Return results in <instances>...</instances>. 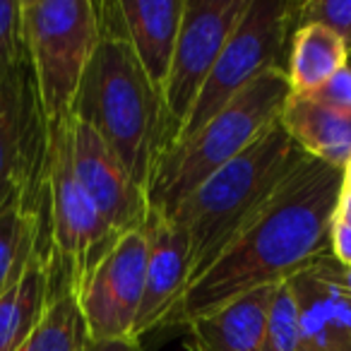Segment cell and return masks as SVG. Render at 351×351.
I'll return each instance as SVG.
<instances>
[{
	"label": "cell",
	"mask_w": 351,
	"mask_h": 351,
	"mask_svg": "<svg viewBox=\"0 0 351 351\" xmlns=\"http://www.w3.org/2000/svg\"><path fill=\"white\" fill-rule=\"evenodd\" d=\"M341 188L344 171L303 156L224 250L191 279L164 327H183L236 296L279 287L330 255Z\"/></svg>",
	"instance_id": "1"
},
{
	"label": "cell",
	"mask_w": 351,
	"mask_h": 351,
	"mask_svg": "<svg viewBox=\"0 0 351 351\" xmlns=\"http://www.w3.org/2000/svg\"><path fill=\"white\" fill-rule=\"evenodd\" d=\"M101 39L73 113L104 137L147 193L164 149V106L121 29L118 3H99Z\"/></svg>",
	"instance_id": "2"
},
{
	"label": "cell",
	"mask_w": 351,
	"mask_h": 351,
	"mask_svg": "<svg viewBox=\"0 0 351 351\" xmlns=\"http://www.w3.org/2000/svg\"><path fill=\"white\" fill-rule=\"evenodd\" d=\"M303 156L306 152L284 130L282 121L272 123L248 149L212 173L178 212L169 217L188 239L191 279L224 250Z\"/></svg>",
	"instance_id": "3"
},
{
	"label": "cell",
	"mask_w": 351,
	"mask_h": 351,
	"mask_svg": "<svg viewBox=\"0 0 351 351\" xmlns=\"http://www.w3.org/2000/svg\"><path fill=\"white\" fill-rule=\"evenodd\" d=\"M291 84L284 68L255 77L224 111H219L191 140L171 147L156 161L147 200L149 210L173 217L178 207L231 159L248 149L272 123L282 118Z\"/></svg>",
	"instance_id": "4"
},
{
	"label": "cell",
	"mask_w": 351,
	"mask_h": 351,
	"mask_svg": "<svg viewBox=\"0 0 351 351\" xmlns=\"http://www.w3.org/2000/svg\"><path fill=\"white\" fill-rule=\"evenodd\" d=\"M101 39L99 3H22V44L32 70L34 101L44 125L68 118Z\"/></svg>",
	"instance_id": "5"
},
{
	"label": "cell",
	"mask_w": 351,
	"mask_h": 351,
	"mask_svg": "<svg viewBox=\"0 0 351 351\" xmlns=\"http://www.w3.org/2000/svg\"><path fill=\"white\" fill-rule=\"evenodd\" d=\"M70 116L44 125V173L53 241L51 265L60 267L63 289L77 296L94 267L121 236L111 231L75 173Z\"/></svg>",
	"instance_id": "6"
},
{
	"label": "cell",
	"mask_w": 351,
	"mask_h": 351,
	"mask_svg": "<svg viewBox=\"0 0 351 351\" xmlns=\"http://www.w3.org/2000/svg\"><path fill=\"white\" fill-rule=\"evenodd\" d=\"M293 5L296 3L287 0H250L243 20L226 41L186 125L171 142V147L191 140L255 77L272 68L287 70L289 41L293 34Z\"/></svg>",
	"instance_id": "7"
},
{
	"label": "cell",
	"mask_w": 351,
	"mask_h": 351,
	"mask_svg": "<svg viewBox=\"0 0 351 351\" xmlns=\"http://www.w3.org/2000/svg\"><path fill=\"white\" fill-rule=\"evenodd\" d=\"M250 0H186L178 44L164 87V154L186 125L217 58L243 20Z\"/></svg>",
	"instance_id": "8"
},
{
	"label": "cell",
	"mask_w": 351,
	"mask_h": 351,
	"mask_svg": "<svg viewBox=\"0 0 351 351\" xmlns=\"http://www.w3.org/2000/svg\"><path fill=\"white\" fill-rule=\"evenodd\" d=\"M145 229L123 234L94 267L77 293L89 339H135V320L145 291Z\"/></svg>",
	"instance_id": "9"
},
{
	"label": "cell",
	"mask_w": 351,
	"mask_h": 351,
	"mask_svg": "<svg viewBox=\"0 0 351 351\" xmlns=\"http://www.w3.org/2000/svg\"><path fill=\"white\" fill-rule=\"evenodd\" d=\"M70 130H73L75 173L113 234L123 236L145 229L147 219H149L147 193L132 181L123 161L113 154L111 147L89 123H84L73 113Z\"/></svg>",
	"instance_id": "10"
},
{
	"label": "cell",
	"mask_w": 351,
	"mask_h": 351,
	"mask_svg": "<svg viewBox=\"0 0 351 351\" xmlns=\"http://www.w3.org/2000/svg\"><path fill=\"white\" fill-rule=\"evenodd\" d=\"M145 291L135 320V339L161 330L191 282V250L183 229L173 219L149 210Z\"/></svg>",
	"instance_id": "11"
},
{
	"label": "cell",
	"mask_w": 351,
	"mask_h": 351,
	"mask_svg": "<svg viewBox=\"0 0 351 351\" xmlns=\"http://www.w3.org/2000/svg\"><path fill=\"white\" fill-rule=\"evenodd\" d=\"M306 351H351V296L337 277L332 255L289 279Z\"/></svg>",
	"instance_id": "12"
},
{
	"label": "cell",
	"mask_w": 351,
	"mask_h": 351,
	"mask_svg": "<svg viewBox=\"0 0 351 351\" xmlns=\"http://www.w3.org/2000/svg\"><path fill=\"white\" fill-rule=\"evenodd\" d=\"M183 10L186 0H118L121 29L159 99H164Z\"/></svg>",
	"instance_id": "13"
},
{
	"label": "cell",
	"mask_w": 351,
	"mask_h": 351,
	"mask_svg": "<svg viewBox=\"0 0 351 351\" xmlns=\"http://www.w3.org/2000/svg\"><path fill=\"white\" fill-rule=\"evenodd\" d=\"M277 287H263L183 325L191 351H263Z\"/></svg>",
	"instance_id": "14"
},
{
	"label": "cell",
	"mask_w": 351,
	"mask_h": 351,
	"mask_svg": "<svg viewBox=\"0 0 351 351\" xmlns=\"http://www.w3.org/2000/svg\"><path fill=\"white\" fill-rule=\"evenodd\" d=\"M279 121L313 159L341 171L351 161V111H337L306 94H291Z\"/></svg>",
	"instance_id": "15"
},
{
	"label": "cell",
	"mask_w": 351,
	"mask_h": 351,
	"mask_svg": "<svg viewBox=\"0 0 351 351\" xmlns=\"http://www.w3.org/2000/svg\"><path fill=\"white\" fill-rule=\"evenodd\" d=\"M51 258L36 245L22 277L0 296V351H17L36 330L51 301Z\"/></svg>",
	"instance_id": "16"
},
{
	"label": "cell",
	"mask_w": 351,
	"mask_h": 351,
	"mask_svg": "<svg viewBox=\"0 0 351 351\" xmlns=\"http://www.w3.org/2000/svg\"><path fill=\"white\" fill-rule=\"evenodd\" d=\"M349 46L320 25L296 27L289 41L287 75L291 94H311L344 65H349Z\"/></svg>",
	"instance_id": "17"
},
{
	"label": "cell",
	"mask_w": 351,
	"mask_h": 351,
	"mask_svg": "<svg viewBox=\"0 0 351 351\" xmlns=\"http://www.w3.org/2000/svg\"><path fill=\"white\" fill-rule=\"evenodd\" d=\"M36 241V212L27 202V181L17 178L0 193V296L22 277Z\"/></svg>",
	"instance_id": "18"
},
{
	"label": "cell",
	"mask_w": 351,
	"mask_h": 351,
	"mask_svg": "<svg viewBox=\"0 0 351 351\" xmlns=\"http://www.w3.org/2000/svg\"><path fill=\"white\" fill-rule=\"evenodd\" d=\"M87 339L77 296L70 289H58L51 293V301L36 330L17 351H84Z\"/></svg>",
	"instance_id": "19"
},
{
	"label": "cell",
	"mask_w": 351,
	"mask_h": 351,
	"mask_svg": "<svg viewBox=\"0 0 351 351\" xmlns=\"http://www.w3.org/2000/svg\"><path fill=\"white\" fill-rule=\"evenodd\" d=\"M22 75L17 70L8 82L0 84V193L12 181L25 178L22 159H25L27 135V106Z\"/></svg>",
	"instance_id": "20"
},
{
	"label": "cell",
	"mask_w": 351,
	"mask_h": 351,
	"mask_svg": "<svg viewBox=\"0 0 351 351\" xmlns=\"http://www.w3.org/2000/svg\"><path fill=\"white\" fill-rule=\"evenodd\" d=\"M263 351H306L301 339V327H298L296 298L287 282L279 284L277 293H274Z\"/></svg>",
	"instance_id": "21"
},
{
	"label": "cell",
	"mask_w": 351,
	"mask_h": 351,
	"mask_svg": "<svg viewBox=\"0 0 351 351\" xmlns=\"http://www.w3.org/2000/svg\"><path fill=\"white\" fill-rule=\"evenodd\" d=\"M320 25L337 34L351 51V0H306L293 5V29Z\"/></svg>",
	"instance_id": "22"
},
{
	"label": "cell",
	"mask_w": 351,
	"mask_h": 351,
	"mask_svg": "<svg viewBox=\"0 0 351 351\" xmlns=\"http://www.w3.org/2000/svg\"><path fill=\"white\" fill-rule=\"evenodd\" d=\"M22 3L0 0V84L22 68Z\"/></svg>",
	"instance_id": "23"
},
{
	"label": "cell",
	"mask_w": 351,
	"mask_h": 351,
	"mask_svg": "<svg viewBox=\"0 0 351 351\" xmlns=\"http://www.w3.org/2000/svg\"><path fill=\"white\" fill-rule=\"evenodd\" d=\"M306 97L315 99L330 108H337V111H351V63L344 65L322 87H317L315 92L306 94Z\"/></svg>",
	"instance_id": "24"
},
{
	"label": "cell",
	"mask_w": 351,
	"mask_h": 351,
	"mask_svg": "<svg viewBox=\"0 0 351 351\" xmlns=\"http://www.w3.org/2000/svg\"><path fill=\"white\" fill-rule=\"evenodd\" d=\"M330 255L344 267H351V221L337 219L330 229Z\"/></svg>",
	"instance_id": "25"
},
{
	"label": "cell",
	"mask_w": 351,
	"mask_h": 351,
	"mask_svg": "<svg viewBox=\"0 0 351 351\" xmlns=\"http://www.w3.org/2000/svg\"><path fill=\"white\" fill-rule=\"evenodd\" d=\"M84 351H140V341L137 339H104V341L87 339Z\"/></svg>",
	"instance_id": "26"
},
{
	"label": "cell",
	"mask_w": 351,
	"mask_h": 351,
	"mask_svg": "<svg viewBox=\"0 0 351 351\" xmlns=\"http://www.w3.org/2000/svg\"><path fill=\"white\" fill-rule=\"evenodd\" d=\"M337 219H344V221H351V191H344L341 188V195H339V205H337V212H335Z\"/></svg>",
	"instance_id": "27"
},
{
	"label": "cell",
	"mask_w": 351,
	"mask_h": 351,
	"mask_svg": "<svg viewBox=\"0 0 351 351\" xmlns=\"http://www.w3.org/2000/svg\"><path fill=\"white\" fill-rule=\"evenodd\" d=\"M335 263H337V260H335ZM337 277H339L341 287H344L346 293L351 296V267H344V265L337 263Z\"/></svg>",
	"instance_id": "28"
},
{
	"label": "cell",
	"mask_w": 351,
	"mask_h": 351,
	"mask_svg": "<svg viewBox=\"0 0 351 351\" xmlns=\"http://www.w3.org/2000/svg\"><path fill=\"white\" fill-rule=\"evenodd\" d=\"M344 191H351V161L344 166Z\"/></svg>",
	"instance_id": "29"
},
{
	"label": "cell",
	"mask_w": 351,
	"mask_h": 351,
	"mask_svg": "<svg viewBox=\"0 0 351 351\" xmlns=\"http://www.w3.org/2000/svg\"><path fill=\"white\" fill-rule=\"evenodd\" d=\"M349 63H351V56H349Z\"/></svg>",
	"instance_id": "30"
}]
</instances>
